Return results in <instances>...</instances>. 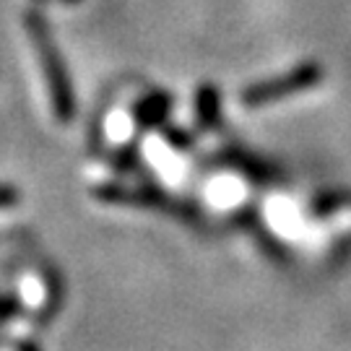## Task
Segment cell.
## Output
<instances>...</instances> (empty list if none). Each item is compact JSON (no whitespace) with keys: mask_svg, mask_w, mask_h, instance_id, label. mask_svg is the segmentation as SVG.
<instances>
[{"mask_svg":"<svg viewBox=\"0 0 351 351\" xmlns=\"http://www.w3.org/2000/svg\"><path fill=\"white\" fill-rule=\"evenodd\" d=\"M29 39L34 42V50L39 55V68H42V78H45V86L50 91L52 110L58 114V120L68 123L71 114H73V97H71V88H68V78H65L63 63L58 58V52L52 47L50 37H47V29L42 26L39 19L29 21Z\"/></svg>","mask_w":351,"mask_h":351,"instance_id":"1","label":"cell"},{"mask_svg":"<svg viewBox=\"0 0 351 351\" xmlns=\"http://www.w3.org/2000/svg\"><path fill=\"white\" fill-rule=\"evenodd\" d=\"M320 81V68L317 65H302L291 73L281 75L276 81H263V84H255L245 91L242 101L247 107H263L271 101H278L289 97V94H297V91H307Z\"/></svg>","mask_w":351,"mask_h":351,"instance_id":"2","label":"cell"},{"mask_svg":"<svg viewBox=\"0 0 351 351\" xmlns=\"http://www.w3.org/2000/svg\"><path fill=\"white\" fill-rule=\"evenodd\" d=\"M130 117L128 114H123V112H117V114H112L110 117V123H107V130H110V136H112V141L117 138V141H123L130 133Z\"/></svg>","mask_w":351,"mask_h":351,"instance_id":"3","label":"cell"}]
</instances>
